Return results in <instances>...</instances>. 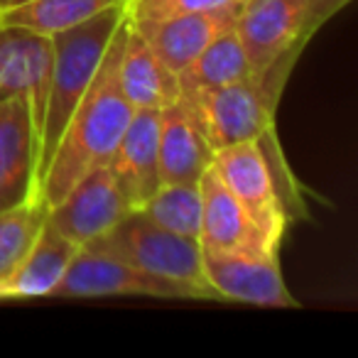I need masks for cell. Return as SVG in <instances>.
Returning a JSON list of instances; mask_svg holds the SVG:
<instances>
[{
    "label": "cell",
    "mask_w": 358,
    "mask_h": 358,
    "mask_svg": "<svg viewBox=\"0 0 358 358\" xmlns=\"http://www.w3.org/2000/svg\"><path fill=\"white\" fill-rule=\"evenodd\" d=\"M125 32H128V13L115 30L113 40L96 69L94 81L71 113L55 150V157L42 177L37 201H42L47 209L64 199L66 192L89 169L108 164L115 145L123 138L125 128L133 118L135 108L125 99L118 81V59L123 52Z\"/></svg>",
    "instance_id": "cell-1"
},
{
    "label": "cell",
    "mask_w": 358,
    "mask_h": 358,
    "mask_svg": "<svg viewBox=\"0 0 358 358\" xmlns=\"http://www.w3.org/2000/svg\"><path fill=\"white\" fill-rule=\"evenodd\" d=\"M123 20L125 3H120L106 8L103 13L71 30L52 35V74L40 128V150H37V192L71 113L94 81L96 69Z\"/></svg>",
    "instance_id": "cell-2"
},
{
    "label": "cell",
    "mask_w": 358,
    "mask_h": 358,
    "mask_svg": "<svg viewBox=\"0 0 358 358\" xmlns=\"http://www.w3.org/2000/svg\"><path fill=\"white\" fill-rule=\"evenodd\" d=\"M304 50H289L273 62L268 69L221 89L182 94L179 103L194 118L211 150L255 140L265 128L275 125L285 84Z\"/></svg>",
    "instance_id": "cell-3"
},
{
    "label": "cell",
    "mask_w": 358,
    "mask_h": 358,
    "mask_svg": "<svg viewBox=\"0 0 358 358\" xmlns=\"http://www.w3.org/2000/svg\"><path fill=\"white\" fill-rule=\"evenodd\" d=\"M81 248L123 260L157 278L187 285L199 294V299H219V294L209 287L204 278L199 241L169 234L135 209L110 231L84 243Z\"/></svg>",
    "instance_id": "cell-4"
},
{
    "label": "cell",
    "mask_w": 358,
    "mask_h": 358,
    "mask_svg": "<svg viewBox=\"0 0 358 358\" xmlns=\"http://www.w3.org/2000/svg\"><path fill=\"white\" fill-rule=\"evenodd\" d=\"M113 294H135V297L157 299H199V294L187 285L150 275L123 260L79 248L64 278L57 282L50 297H113Z\"/></svg>",
    "instance_id": "cell-5"
},
{
    "label": "cell",
    "mask_w": 358,
    "mask_h": 358,
    "mask_svg": "<svg viewBox=\"0 0 358 358\" xmlns=\"http://www.w3.org/2000/svg\"><path fill=\"white\" fill-rule=\"evenodd\" d=\"M209 169L241 201V206L248 211L255 226L265 234V238L280 250L289 221L280 206L273 177H270V169L265 164L258 143L243 140V143L216 150Z\"/></svg>",
    "instance_id": "cell-6"
},
{
    "label": "cell",
    "mask_w": 358,
    "mask_h": 358,
    "mask_svg": "<svg viewBox=\"0 0 358 358\" xmlns=\"http://www.w3.org/2000/svg\"><path fill=\"white\" fill-rule=\"evenodd\" d=\"M201 268L219 299L255 304V307H297L278 265V253H236L204 250Z\"/></svg>",
    "instance_id": "cell-7"
},
{
    "label": "cell",
    "mask_w": 358,
    "mask_h": 358,
    "mask_svg": "<svg viewBox=\"0 0 358 358\" xmlns=\"http://www.w3.org/2000/svg\"><path fill=\"white\" fill-rule=\"evenodd\" d=\"M253 74L268 69L289 50H304L312 40L307 0H245L236 17Z\"/></svg>",
    "instance_id": "cell-8"
},
{
    "label": "cell",
    "mask_w": 358,
    "mask_h": 358,
    "mask_svg": "<svg viewBox=\"0 0 358 358\" xmlns=\"http://www.w3.org/2000/svg\"><path fill=\"white\" fill-rule=\"evenodd\" d=\"M130 211L133 206L118 189L108 164H99L66 192L64 199L47 209V224L76 245H84L110 231Z\"/></svg>",
    "instance_id": "cell-9"
},
{
    "label": "cell",
    "mask_w": 358,
    "mask_h": 358,
    "mask_svg": "<svg viewBox=\"0 0 358 358\" xmlns=\"http://www.w3.org/2000/svg\"><path fill=\"white\" fill-rule=\"evenodd\" d=\"M52 74V37L25 27L0 25V99L22 96L32 108L40 150V128L45 118L47 89Z\"/></svg>",
    "instance_id": "cell-10"
},
{
    "label": "cell",
    "mask_w": 358,
    "mask_h": 358,
    "mask_svg": "<svg viewBox=\"0 0 358 358\" xmlns=\"http://www.w3.org/2000/svg\"><path fill=\"white\" fill-rule=\"evenodd\" d=\"M37 201V130L22 96L0 99V211Z\"/></svg>",
    "instance_id": "cell-11"
},
{
    "label": "cell",
    "mask_w": 358,
    "mask_h": 358,
    "mask_svg": "<svg viewBox=\"0 0 358 358\" xmlns=\"http://www.w3.org/2000/svg\"><path fill=\"white\" fill-rule=\"evenodd\" d=\"M241 6L221 8V10L185 13V15L162 17V20H130V25L143 35L150 50L159 57L174 74L196 59L221 32L236 25Z\"/></svg>",
    "instance_id": "cell-12"
},
{
    "label": "cell",
    "mask_w": 358,
    "mask_h": 358,
    "mask_svg": "<svg viewBox=\"0 0 358 358\" xmlns=\"http://www.w3.org/2000/svg\"><path fill=\"white\" fill-rule=\"evenodd\" d=\"M108 169L133 209H140L155 194V189L162 185L159 179V110H133V118L108 159Z\"/></svg>",
    "instance_id": "cell-13"
},
{
    "label": "cell",
    "mask_w": 358,
    "mask_h": 358,
    "mask_svg": "<svg viewBox=\"0 0 358 358\" xmlns=\"http://www.w3.org/2000/svg\"><path fill=\"white\" fill-rule=\"evenodd\" d=\"M201 189V231L204 250H236V253H278L263 231L255 226L241 201L224 187L211 169L199 177Z\"/></svg>",
    "instance_id": "cell-14"
},
{
    "label": "cell",
    "mask_w": 358,
    "mask_h": 358,
    "mask_svg": "<svg viewBox=\"0 0 358 358\" xmlns=\"http://www.w3.org/2000/svg\"><path fill=\"white\" fill-rule=\"evenodd\" d=\"M214 150L179 101L159 110V179L162 185L199 182L211 167Z\"/></svg>",
    "instance_id": "cell-15"
},
{
    "label": "cell",
    "mask_w": 358,
    "mask_h": 358,
    "mask_svg": "<svg viewBox=\"0 0 358 358\" xmlns=\"http://www.w3.org/2000/svg\"><path fill=\"white\" fill-rule=\"evenodd\" d=\"M118 81L133 108L162 110L182 96L177 74L159 62V57L150 50V45L130 25V20L118 59Z\"/></svg>",
    "instance_id": "cell-16"
},
{
    "label": "cell",
    "mask_w": 358,
    "mask_h": 358,
    "mask_svg": "<svg viewBox=\"0 0 358 358\" xmlns=\"http://www.w3.org/2000/svg\"><path fill=\"white\" fill-rule=\"evenodd\" d=\"M79 248L81 245H76L74 241H69L50 224H45V229L40 231L20 268L3 285L6 299L50 297L57 282L64 278L66 268L79 253Z\"/></svg>",
    "instance_id": "cell-17"
},
{
    "label": "cell",
    "mask_w": 358,
    "mask_h": 358,
    "mask_svg": "<svg viewBox=\"0 0 358 358\" xmlns=\"http://www.w3.org/2000/svg\"><path fill=\"white\" fill-rule=\"evenodd\" d=\"M248 76H253V66H250L238 32L231 27L221 32L192 64L179 71L177 81L182 94H194V91L238 84Z\"/></svg>",
    "instance_id": "cell-18"
},
{
    "label": "cell",
    "mask_w": 358,
    "mask_h": 358,
    "mask_svg": "<svg viewBox=\"0 0 358 358\" xmlns=\"http://www.w3.org/2000/svg\"><path fill=\"white\" fill-rule=\"evenodd\" d=\"M125 0H25L0 10V25H15L37 35L52 37L91 20L106 8L120 6Z\"/></svg>",
    "instance_id": "cell-19"
},
{
    "label": "cell",
    "mask_w": 358,
    "mask_h": 358,
    "mask_svg": "<svg viewBox=\"0 0 358 358\" xmlns=\"http://www.w3.org/2000/svg\"><path fill=\"white\" fill-rule=\"evenodd\" d=\"M135 211H140L145 219L152 221L159 229L169 231V234L199 241V231H201L199 182L159 185L155 189V194Z\"/></svg>",
    "instance_id": "cell-20"
},
{
    "label": "cell",
    "mask_w": 358,
    "mask_h": 358,
    "mask_svg": "<svg viewBox=\"0 0 358 358\" xmlns=\"http://www.w3.org/2000/svg\"><path fill=\"white\" fill-rule=\"evenodd\" d=\"M45 224L47 206L42 201H25V204L0 211V289L20 268Z\"/></svg>",
    "instance_id": "cell-21"
},
{
    "label": "cell",
    "mask_w": 358,
    "mask_h": 358,
    "mask_svg": "<svg viewBox=\"0 0 358 358\" xmlns=\"http://www.w3.org/2000/svg\"><path fill=\"white\" fill-rule=\"evenodd\" d=\"M260 152L265 157V164L270 169V177H273V187L278 192L280 206H282L287 221H299L307 219V204L302 199V189H299V182L294 179L292 169H289L287 159H285V152L278 143V133H275V125L265 128L263 133L255 138Z\"/></svg>",
    "instance_id": "cell-22"
},
{
    "label": "cell",
    "mask_w": 358,
    "mask_h": 358,
    "mask_svg": "<svg viewBox=\"0 0 358 358\" xmlns=\"http://www.w3.org/2000/svg\"><path fill=\"white\" fill-rule=\"evenodd\" d=\"M243 3L245 0H125V13L130 20H162V17L185 15V13L236 8Z\"/></svg>",
    "instance_id": "cell-23"
},
{
    "label": "cell",
    "mask_w": 358,
    "mask_h": 358,
    "mask_svg": "<svg viewBox=\"0 0 358 358\" xmlns=\"http://www.w3.org/2000/svg\"><path fill=\"white\" fill-rule=\"evenodd\" d=\"M307 3H309V30H312V35H317L319 27L327 25L351 0H307Z\"/></svg>",
    "instance_id": "cell-24"
},
{
    "label": "cell",
    "mask_w": 358,
    "mask_h": 358,
    "mask_svg": "<svg viewBox=\"0 0 358 358\" xmlns=\"http://www.w3.org/2000/svg\"><path fill=\"white\" fill-rule=\"evenodd\" d=\"M17 3H25V0H0V10H3V8L17 6Z\"/></svg>",
    "instance_id": "cell-25"
},
{
    "label": "cell",
    "mask_w": 358,
    "mask_h": 358,
    "mask_svg": "<svg viewBox=\"0 0 358 358\" xmlns=\"http://www.w3.org/2000/svg\"><path fill=\"white\" fill-rule=\"evenodd\" d=\"M0 299H6V297H3V289H0Z\"/></svg>",
    "instance_id": "cell-26"
}]
</instances>
